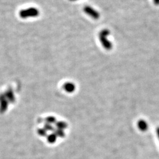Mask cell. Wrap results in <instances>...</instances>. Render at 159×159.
I'll list each match as a JSON object with an SVG mask.
<instances>
[{
	"mask_svg": "<svg viewBox=\"0 0 159 159\" xmlns=\"http://www.w3.org/2000/svg\"><path fill=\"white\" fill-rule=\"evenodd\" d=\"M109 34L110 31L107 29H103L99 34V40L103 47L107 50H110L113 47L111 43L107 39V37Z\"/></svg>",
	"mask_w": 159,
	"mask_h": 159,
	"instance_id": "1",
	"label": "cell"
},
{
	"mask_svg": "<svg viewBox=\"0 0 159 159\" xmlns=\"http://www.w3.org/2000/svg\"><path fill=\"white\" fill-rule=\"evenodd\" d=\"M84 13L91 17V18L95 19V20H98L100 18V14L99 13L94 10L93 8L91 7L90 6H87L84 8Z\"/></svg>",
	"mask_w": 159,
	"mask_h": 159,
	"instance_id": "2",
	"label": "cell"
},
{
	"mask_svg": "<svg viewBox=\"0 0 159 159\" xmlns=\"http://www.w3.org/2000/svg\"><path fill=\"white\" fill-rule=\"evenodd\" d=\"M139 129L143 131H145L147 129V123L143 121V120H141L139 122Z\"/></svg>",
	"mask_w": 159,
	"mask_h": 159,
	"instance_id": "3",
	"label": "cell"
},
{
	"mask_svg": "<svg viewBox=\"0 0 159 159\" xmlns=\"http://www.w3.org/2000/svg\"><path fill=\"white\" fill-rule=\"evenodd\" d=\"M64 88L67 91H73V90H74L75 86L72 83H67L64 85Z\"/></svg>",
	"mask_w": 159,
	"mask_h": 159,
	"instance_id": "4",
	"label": "cell"
},
{
	"mask_svg": "<svg viewBox=\"0 0 159 159\" xmlns=\"http://www.w3.org/2000/svg\"><path fill=\"white\" fill-rule=\"evenodd\" d=\"M153 2L155 5L159 6V0H153Z\"/></svg>",
	"mask_w": 159,
	"mask_h": 159,
	"instance_id": "5",
	"label": "cell"
},
{
	"mask_svg": "<svg viewBox=\"0 0 159 159\" xmlns=\"http://www.w3.org/2000/svg\"><path fill=\"white\" fill-rule=\"evenodd\" d=\"M157 136L158 137V139H159V127H158V128L157 129Z\"/></svg>",
	"mask_w": 159,
	"mask_h": 159,
	"instance_id": "6",
	"label": "cell"
},
{
	"mask_svg": "<svg viewBox=\"0 0 159 159\" xmlns=\"http://www.w3.org/2000/svg\"><path fill=\"white\" fill-rule=\"evenodd\" d=\"M70 1H77V0H70Z\"/></svg>",
	"mask_w": 159,
	"mask_h": 159,
	"instance_id": "7",
	"label": "cell"
}]
</instances>
